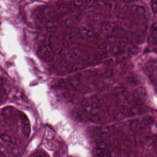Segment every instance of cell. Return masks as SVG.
<instances>
[{
	"instance_id": "6da1fadb",
	"label": "cell",
	"mask_w": 157,
	"mask_h": 157,
	"mask_svg": "<svg viewBox=\"0 0 157 157\" xmlns=\"http://www.w3.org/2000/svg\"><path fill=\"white\" fill-rule=\"evenodd\" d=\"M49 45L54 54H59L62 48V43L61 38L56 34H51L49 36Z\"/></svg>"
},
{
	"instance_id": "7a4b0ae2",
	"label": "cell",
	"mask_w": 157,
	"mask_h": 157,
	"mask_svg": "<svg viewBox=\"0 0 157 157\" xmlns=\"http://www.w3.org/2000/svg\"><path fill=\"white\" fill-rule=\"evenodd\" d=\"M37 53L41 60L46 62L52 60L54 54L49 46L45 44H41L38 47Z\"/></svg>"
},
{
	"instance_id": "3957f363",
	"label": "cell",
	"mask_w": 157,
	"mask_h": 157,
	"mask_svg": "<svg viewBox=\"0 0 157 157\" xmlns=\"http://www.w3.org/2000/svg\"><path fill=\"white\" fill-rule=\"evenodd\" d=\"M132 9L138 15L141 17H145L146 16V11L144 7L141 5H135L132 7Z\"/></svg>"
},
{
	"instance_id": "277c9868",
	"label": "cell",
	"mask_w": 157,
	"mask_h": 157,
	"mask_svg": "<svg viewBox=\"0 0 157 157\" xmlns=\"http://www.w3.org/2000/svg\"><path fill=\"white\" fill-rule=\"evenodd\" d=\"M84 111L86 113L91 115H95L97 114L99 109L96 104L89 105L84 107Z\"/></svg>"
},
{
	"instance_id": "5b68a950",
	"label": "cell",
	"mask_w": 157,
	"mask_h": 157,
	"mask_svg": "<svg viewBox=\"0 0 157 157\" xmlns=\"http://www.w3.org/2000/svg\"><path fill=\"white\" fill-rule=\"evenodd\" d=\"M81 36L85 39H91L94 38L95 34L92 30L88 29H82L80 31Z\"/></svg>"
},
{
	"instance_id": "8992f818",
	"label": "cell",
	"mask_w": 157,
	"mask_h": 157,
	"mask_svg": "<svg viewBox=\"0 0 157 157\" xmlns=\"http://www.w3.org/2000/svg\"><path fill=\"white\" fill-rule=\"evenodd\" d=\"M69 83L71 88L73 89H77L80 87V80L76 77H70L68 79Z\"/></svg>"
},
{
	"instance_id": "52a82bcc",
	"label": "cell",
	"mask_w": 157,
	"mask_h": 157,
	"mask_svg": "<svg viewBox=\"0 0 157 157\" xmlns=\"http://www.w3.org/2000/svg\"><path fill=\"white\" fill-rule=\"evenodd\" d=\"M45 26L46 28L49 30H53L57 27L58 22L53 20H47L45 22Z\"/></svg>"
},
{
	"instance_id": "ba28073f",
	"label": "cell",
	"mask_w": 157,
	"mask_h": 157,
	"mask_svg": "<svg viewBox=\"0 0 157 157\" xmlns=\"http://www.w3.org/2000/svg\"><path fill=\"white\" fill-rule=\"evenodd\" d=\"M55 10L58 13L61 14H66L68 12V8L65 4H60L56 6Z\"/></svg>"
},
{
	"instance_id": "9c48e42d",
	"label": "cell",
	"mask_w": 157,
	"mask_h": 157,
	"mask_svg": "<svg viewBox=\"0 0 157 157\" xmlns=\"http://www.w3.org/2000/svg\"><path fill=\"white\" fill-rule=\"evenodd\" d=\"M106 148V144L103 141L98 142L96 144V149L98 154H103Z\"/></svg>"
},
{
	"instance_id": "30bf717a",
	"label": "cell",
	"mask_w": 157,
	"mask_h": 157,
	"mask_svg": "<svg viewBox=\"0 0 157 157\" xmlns=\"http://www.w3.org/2000/svg\"><path fill=\"white\" fill-rule=\"evenodd\" d=\"M85 5L84 0H72V6L76 9H80Z\"/></svg>"
},
{
	"instance_id": "8fae6325",
	"label": "cell",
	"mask_w": 157,
	"mask_h": 157,
	"mask_svg": "<svg viewBox=\"0 0 157 157\" xmlns=\"http://www.w3.org/2000/svg\"><path fill=\"white\" fill-rule=\"evenodd\" d=\"M75 21L72 18L68 17L64 20V24L68 27H72L75 24Z\"/></svg>"
},
{
	"instance_id": "7c38bea8",
	"label": "cell",
	"mask_w": 157,
	"mask_h": 157,
	"mask_svg": "<svg viewBox=\"0 0 157 157\" xmlns=\"http://www.w3.org/2000/svg\"><path fill=\"white\" fill-rule=\"evenodd\" d=\"M116 37L113 35H109L106 37L105 39V42L111 45L116 43Z\"/></svg>"
},
{
	"instance_id": "4fadbf2b",
	"label": "cell",
	"mask_w": 157,
	"mask_h": 157,
	"mask_svg": "<svg viewBox=\"0 0 157 157\" xmlns=\"http://www.w3.org/2000/svg\"><path fill=\"white\" fill-rule=\"evenodd\" d=\"M94 3L95 6L99 8H103L106 5V3L104 0H96Z\"/></svg>"
},
{
	"instance_id": "5bb4252c",
	"label": "cell",
	"mask_w": 157,
	"mask_h": 157,
	"mask_svg": "<svg viewBox=\"0 0 157 157\" xmlns=\"http://www.w3.org/2000/svg\"><path fill=\"white\" fill-rule=\"evenodd\" d=\"M150 30L152 34L154 36L157 35V21L154 22L152 24Z\"/></svg>"
},
{
	"instance_id": "9a60e30c",
	"label": "cell",
	"mask_w": 157,
	"mask_h": 157,
	"mask_svg": "<svg viewBox=\"0 0 157 157\" xmlns=\"http://www.w3.org/2000/svg\"><path fill=\"white\" fill-rule=\"evenodd\" d=\"M30 127L29 124H26L23 129V132L24 135L29 137L30 134Z\"/></svg>"
},
{
	"instance_id": "2e32d148",
	"label": "cell",
	"mask_w": 157,
	"mask_h": 157,
	"mask_svg": "<svg viewBox=\"0 0 157 157\" xmlns=\"http://www.w3.org/2000/svg\"><path fill=\"white\" fill-rule=\"evenodd\" d=\"M151 9L152 12L155 14H157V1L153 0L151 3Z\"/></svg>"
},
{
	"instance_id": "e0dca14e",
	"label": "cell",
	"mask_w": 157,
	"mask_h": 157,
	"mask_svg": "<svg viewBox=\"0 0 157 157\" xmlns=\"http://www.w3.org/2000/svg\"><path fill=\"white\" fill-rule=\"evenodd\" d=\"M1 139L5 142L8 143H11L12 142V138L6 134H2L1 135Z\"/></svg>"
},
{
	"instance_id": "ac0fdd59",
	"label": "cell",
	"mask_w": 157,
	"mask_h": 157,
	"mask_svg": "<svg viewBox=\"0 0 157 157\" xmlns=\"http://www.w3.org/2000/svg\"><path fill=\"white\" fill-rule=\"evenodd\" d=\"M153 42L157 46V35L155 36H154V39H153Z\"/></svg>"
},
{
	"instance_id": "d6986e66",
	"label": "cell",
	"mask_w": 157,
	"mask_h": 157,
	"mask_svg": "<svg viewBox=\"0 0 157 157\" xmlns=\"http://www.w3.org/2000/svg\"><path fill=\"white\" fill-rule=\"evenodd\" d=\"M124 1H126L127 2H132V1H135L136 0H124Z\"/></svg>"
},
{
	"instance_id": "ffe728a7",
	"label": "cell",
	"mask_w": 157,
	"mask_h": 157,
	"mask_svg": "<svg viewBox=\"0 0 157 157\" xmlns=\"http://www.w3.org/2000/svg\"><path fill=\"white\" fill-rule=\"evenodd\" d=\"M111 1H114V0H111Z\"/></svg>"
}]
</instances>
